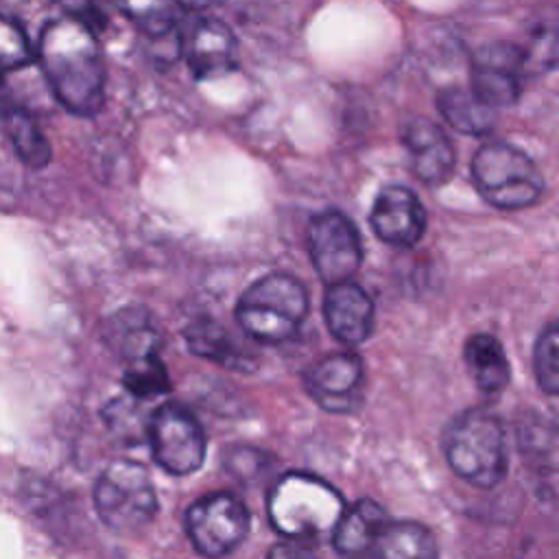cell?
Returning <instances> with one entry per match:
<instances>
[{
	"instance_id": "cell-27",
	"label": "cell",
	"mask_w": 559,
	"mask_h": 559,
	"mask_svg": "<svg viewBox=\"0 0 559 559\" xmlns=\"http://www.w3.org/2000/svg\"><path fill=\"white\" fill-rule=\"evenodd\" d=\"M35 61V48L24 28L9 15L0 13V72H15Z\"/></svg>"
},
{
	"instance_id": "cell-17",
	"label": "cell",
	"mask_w": 559,
	"mask_h": 559,
	"mask_svg": "<svg viewBox=\"0 0 559 559\" xmlns=\"http://www.w3.org/2000/svg\"><path fill=\"white\" fill-rule=\"evenodd\" d=\"M109 347L124 360L133 362L157 354L159 334L144 308H124L105 323Z\"/></svg>"
},
{
	"instance_id": "cell-1",
	"label": "cell",
	"mask_w": 559,
	"mask_h": 559,
	"mask_svg": "<svg viewBox=\"0 0 559 559\" xmlns=\"http://www.w3.org/2000/svg\"><path fill=\"white\" fill-rule=\"evenodd\" d=\"M35 59L52 96L74 116H96L105 105V63L92 28L72 17L44 26Z\"/></svg>"
},
{
	"instance_id": "cell-29",
	"label": "cell",
	"mask_w": 559,
	"mask_h": 559,
	"mask_svg": "<svg viewBox=\"0 0 559 559\" xmlns=\"http://www.w3.org/2000/svg\"><path fill=\"white\" fill-rule=\"evenodd\" d=\"M57 2H59V7L66 11V17L79 20V22H83L87 28L94 31L96 20L100 17L94 0H57Z\"/></svg>"
},
{
	"instance_id": "cell-5",
	"label": "cell",
	"mask_w": 559,
	"mask_h": 559,
	"mask_svg": "<svg viewBox=\"0 0 559 559\" xmlns=\"http://www.w3.org/2000/svg\"><path fill=\"white\" fill-rule=\"evenodd\" d=\"M469 170L483 201L498 210L535 205L544 190L537 164L522 148L500 140L483 144L474 153Z\"/></svg>"
},
{
	"instance_id": "cell-10",
	"label": "cell",
	"mask_w": 559,
	"mask_h": 559,
	"mask_svg": "<svg viewBox=\"0 0 559 559\" xmlns=\"http://www.w3.org/2000/svg\"><path fill=\"white\" fill-rule=\"evenodd\" d=\"M524 59L518 44H489L469 63V92L491 109L509 107L518 100Z\"/></svg>"
},
{
	"instance_id": "cell-24",
	"label": "cell",
	"mask_w": 559,
	"mask_h": 559,
	"mask_svg": "<svg viewBox=\"0 0 559 559\" xmlns=\"http://www.w3.org/2000/svg\"><path fill=\"white\" fill-rule=\"evenodd\" d=\"M524 59V72L526 74H539L555 66L557 59V24L555 15L550 13L548 20H542L533 24L526 44H518Z\"/></svg>"
},
{
	"instance_id": "cell-21",
	"label": "cell",
	"mask_w": 559,
	"mask_h": 559,
	"mask_svg": "<svg viewBox=\"0 0 559 559\" xmlns=\"http://www.w3.org/2000/svg\"><path fill=\"white\" fill-rule=\"evenodd\" d=\"M186 343H188V349L201 358L214 360V362L231 367V369L249 367L247 356L240 352V347L227 334V330L221 328L212 319H199V321L190 323L186 328Z\"/></svg>"
},
{
	"instance_id": "cell-2",
	"label": "cell",
	"mask_w": 559,
	"mask_h": 559,
	"mask_svg": "<svg viewBox=\"0 0 559 559\" xmlns=\"http://www.w3.org/2000/svg\"><path fill=\"white\" fill-rule=\"evenodd\" d=\"M443 456L450 469L478 489H493L509 469L504 428L498 415L474 406L450 419L443 430Z\"/></svg>"
},
{
	"instance_id": "cell-13",
	"label": "cell",
	"mask_w": 559,
	"mask_h": 559,
	"mask_svg": "<svg viewBox=\"0 0 559 559\" xmlns=\"http://www.w3.org/2000/svg\"><path fill=\"white\" fill-rule=\"evenodd\" d=\"M415 175L428 186L445 183L456 166V151L448 133L430 118H411L402 129Z\"/></svg>"
},
{
	"instance_id": "cell-6",
	"label": "cell",
	"mask_w": 559,
	"mask_h": 559,
	"mask_svg": "<svg viewBox=\"0 0 559 559\" xmlns=\"http://www.w3.org/2000/svg\"><path fill=\"white\" fill-rule=\"evenodd\" d=\"M94 507L111 531L131 533L146 526L157 513V493L148 472L129 459L109 463L94 485Z\"/></svg>"
},
{
	"instance_id": "cell-22",
	"label": "cell",
	"mask_w": 559,
	"mask_h": 559,
	"mask_svg": "<svg viewBox=\"0 0 559 559\" xmlns=\"http://www.w3.org/2000/svg\"><path fill=\"white\" fill-rule=\"evenodd\" d=\"M4 127L13 144V151L24 166H28L31 170H41L50 164L52 159L50 142L41 131V127L37 124V120L26 109L7 111Z\"/></svg>"
},
{
	"instance_id": "cell-7",
	"label": "cell",
	"mask_w": 559,
	"mask_h": 559,
	"mask_svg": "<svg viewBox=\"0 0 559 559\" xmlns=\"http://www.w3.org/2000/svg\"><path fill=\"white\" fill-rule=\"evenodd\" d=\"M146 441L151 445L153 461L166 474L188 476L205 461V430L179 402H164L151 413L146 424Z\"/></svg>"
},
{
	"instance_id": "cell-18",
	"label": "cell",
	"mask_w": 559,
	"mask_h": 559,
	"mask_svg": "<svg viewBox=\"0 0 559 559\" xmlns=\"http://www.w3.org/2000/svg\"><path fill=\"white\" fill-rule=\"evenodd\" d=\"M463 358H465V365L469 369L474 384L483 393L493 395V393H500L509 384V378H511L509 358L496 336H491L487 332L472 334L465 341Z\"/></svg>"
},
{
	"instance_id": "cell-23",
	"label": "cell",
	"mask_w": 559,
	"mask_h": 559,
	"mask_svg": "<svg viewBox=\"0 0 559 559\" xmlns=\"http://www.w3.org/2000/svg\"><path fill=\"white\" fill-rule=\"evenodd\" d=\"M122 384H124L129 397L140 400V402L155 400L170 391L168 371L157 354L127 362L124 373H122Z\"/></svg>"
},
{
	"instance_id": "cell-11",
	"label": "cell",
	"mask_w": 559,
	"mask_h": 559,
	"mask_svg": "<svg viewBox=\"0 0 559 559\" xmlns=\"http://www.w3.org/2000/svg\"><path fill=\"white\" fill-rule=\"evenodd\" d=\"M365 365L352 352H336L314 362L306 373L310 397L328 413H354L362 400Z\"/></svg>"
},
{
	"instance_id": "cell-25",
	"label": "cell",
	"mask_w": 559,
	"mask_h": 559,
	"mask_svg": "<svg viewBox=\"0 0 559 559\" xmlns=\"http://www.w3.org/2000/svg\"><path fill=\"white\" fill-rule=\"evenodd\" d=\"M175 7V0H122V11L127 17L153 39L173 33Z\"/></svg>"
},
{
	"instance_id": "cell-28",
	"label": "cell",
	"mask_w": 559,
	"mask_h": 559,
	"mask_svg": "<svg viewBox=\"0 0 559 559\" xmlns=\"http://www.w3.org/2000/svg\"><path fill=\"white\" fill-rule=\"evenodd\" d=\"M266 559H319L314 548L310 546V542H301V539H286L275 544L269 550Z\"/></svg>"
},
{
	"instance_id": "cell-12",
	"label": "cell",
	"mask_w": 559,
	"mask_h": 559,
	"mask_svg": "<svg viewBox=\"0 0 559 559\" xmlns=\"http://www.w3.org/2000/svg\"><path fill=\"white\" fill-rule=\"evenodd\" d=\"M369 223L380 240L395 247H413L424 236L426 210L413 190L386 186L371 205Z\"/></svg>"
},
{
	"instance_id": "cell-20",
	"label": "cell",
	"mask_w": 559,
	"mask_h": 559,
	"mask_svg": "<svg viewBox=\"0 0 559 559\" xmlns=\"http://www.w3.org/2000/svg\"><path fill=\"white\" fill-rule=\"evenodd\" d=\"M437 109L452 129L467 135L489 133L496 124V109L480 103L469 90L448 87L439 92Z\"/></svg>"
},
{
	"instance_id": "cell-14",
	"label": "cell",
	"mask_w": 559,
	"mask_h": 559,
	"mask_svg": "<svg viewBox=\"0 0 559 559\" xmlns=\"http://www.w3.org/2000/svg\"><path fill=\"white\" fill-rule=\"evenodd\" d=\"M323 319L338 343L347 347L360 345L373 328L371 297L349 280L332 284L323 299Z\"/></svg>"
},
{
	"instance_id": "cell-9",
	"label": "cell",
	"mask_w": 559,
	"mask_h": 559,
	"mask_svg": "<svg viewBox=\"0 0 559 559\" xmlns=\"http://www.w3.org/2000/svg\"><path fill=\"white\" fill-rule=\"evenodd\" d=\"M308 253L328 286L347 282L362 264L360 234L343 212L325 210L308 225Z\"/></svg>"
},
{
	"instance_id": "cell-3",
	"label": "cell",
	"mask_w": 559,
	"mask_h": 559,
	"mask_svg": "<svg viewBox=\"0 0 559 559\" xmlns=\"http://www.w3.org/2000/svg\"><path fill=\"white\" fill-rule=\"evenodd\" d=\"M343 509L345 502L338 489L306 472L282 474L266 498L271 526L286 539L310 542L330 533Z\"/></svg>"
},
{
	"instance_id": "cell-4",
	"label": "cell",
	"mask_w": 559,
	"mask_h": 559,
	"mask_svg": "<svg viewBox=\"0 0 559 559\" xmlns=\"http://www.w3.org/2000/svg\"><path fill=\"white\" fill-rule=\"evenodd\" d=\"M308 314V293L288 273H269L255 280L238 299L236 321L260 343L293 338Z\"/></svg>"
},
{
	"instance_id": "cell-15",
	"label": "cell",
	"mask_w": 559,
	"mask_h": 559,
	"mask_svg": "<svg viewBox=\"0 0 559 559\" xmlns=\"http://www.w3.org/2000/svg\"><path fill=\"white\" fill-rule=\"evenodd\" d=\"M238 46L227 24L216 17L199 20L186 41V59L190 72L199 81L216 79L236 66Z\"/></svg>"
},
{
	"instance_id": "cell-30",
	"label": "cell",
	"mask_w": 559,
	"mask_h": 559,
	"mask_svg": "<svg viewBox=\"0 0 559 559\" xmlns=\"http://www.w3.org/2000/svg\"><path fill=\"white\" fill-rule=\"evenodd\" d=\"M179 7L183 9H205L210 7L214 0H175Z\"/></svg>"
},
{
	"instance_id": "cell-8",
	"label": "cell",
	"mask_w": 559,
	"mask_h": 559,
	"mask_svg": "<svg viewBox=\"0 0 559 559\" xmlns=\"http://www.w3.org/2000/svg\"><path fill=\"white\" fill-rule=\"evenodd\" d=\"M186 533L194 550L218 559L236 550L249 533V511L242 500L229 491H214L190 504L186 513Z\"/></svg>"
},
{
	"instance_id": "cell-16",
	"label": "cell",
	"mask_w": 559,
	"mask_h": 559,
	"mask_svg": "<svg viewBox=\"0 0 559 559\" xmlns=\"http://www.w3.org/2000/svg\"><path fill=\"white\" fill-rule=\"evenodd\" d=\"M391 520L386 518L384 509L369 500H356L354 504L345 507L341 518L336 520L334 528L330 531L332 537V546L338 555L347 557V559H362L369 557L376 539L380 537L382 528L389 524Z\"/></svg>"
},
{
	"instance_id": "cell-19",
	"label": "cell",
	"mask_w": 559,
	"mask_h": 559,
	"mask_svg": "<svg viewBox=\"0 0 559 559\" xmlns=\"http://www.w3.org/2000/svg\"><path fill=\"white\" fill-rule=\"evenodd\" d=\"M371 559H439L432 531L419 522H389L376 539Z\"/></svg>"
},
{
	"instance_id": "cell-26",
	"label": "cell",
	"mask_w": 559,
	"mask_h": 559,
	"mask_svg": "<svg viewBox=\"0 0 559 559\" xmlns=\"http://www.w3.org/2000/svg\"><path fill=\"white\" fill-rule=\"evenodd\" d=\"M533 371L544 393H559V328L548 323L533 347Z\"/></svg>"
}]
</instances>
